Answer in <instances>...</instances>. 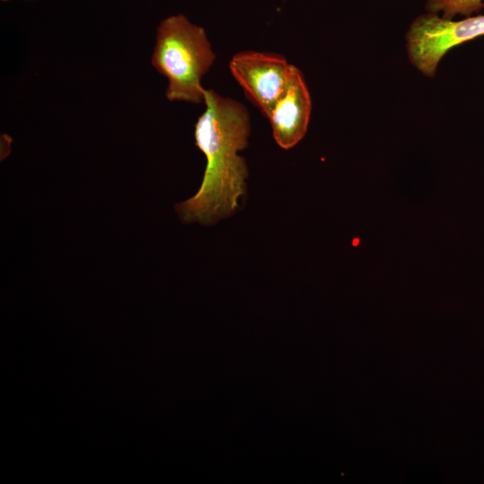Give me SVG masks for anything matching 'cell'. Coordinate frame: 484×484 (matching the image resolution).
I'll list each match as a JSON object with an SVG mask.
<instances>
[{"mask_svg": "<svg viewBox=\"0 0 484 484\" xmlns=\"http://www.w3.org/2000/svg\"><path fill=\"white\" fill-rule=\"evenodd\" d=\"M483 35L484 14L454 21L427 12L416 17L407 30V56L421 74L432 78L450 49Z\"/></svg>", "mask_w": 484, "mask_h": 484, "instance_id": "3", "label": "cell"}, {"mask_svg": "<svg viewBox=\"0 0 484 484\" xmlns=\"http://www.w3.org/2000/svg\"><path fill=\"white\" fill-rule=\"evenodd\" d=\"M215 60L204 29L182 14L163 19L156 30L151 63L168 80L166 97L170 101L200 104L205 90L203 76Z\"/></svg>", "mask_w": 484, "mask_h": 484, "instance_id": "2", "label": "cell"}, {"mask_svg": "<svg viewBox=\"0 0 484 484\" xmlns=\"http://www.w3.org/2000/svg\"><path fill=\"white\" fill-rule=\"evenodd\" d=\"M484 8V0H427L428 13H442V17L453 19L457 15L471 16Z\"/></svg>", "mask_w": 484, "mask_h": 484, "instance_id": "6", "label": "cell"}, {"mask_svg": "<svg viewBox=\"0 0 484 484\" xmlns=\"http://www.w3.org/2000/svg\"><path fill=\"white\" fill-rule=\"evenodd\" d=\"M205 110L194 125L195 145L206 157V168L198 192L175 205L182 221L211 226L233 214L245 194L246 163L238 152L247 146L249 114L230 98L205 90Z\"/></svg>", "mask_w": 484, "mask_h": 484, "instance_id": "1", "label": "cell"}, {"mask_svg": "<svg viewBox=\"0 0 484 484\" xmlns=\"http://www.w3.org/2000/svg\"><path fill=\"white\" fill-rule=\"evenodd\" d=\"M0 1H2V2H7V1H9V0H0ZM27 1H33V0H27Z\"/></svg>", "mask_w": 484, "mask_h": 484, "instance_id": "7", "label": "cell"}, {"mask_svg": "<svg viewBox=\"0 0 484 484\" xmlns=\"http://www.w3.org/2000/svg\"><path fill=\"white\" fill-rule=\"evenodd\" d=\"M295 66L274 53L244 51L233 56L229 69L247 98L268 117L286 91Z\"/></svg>", "mask_w": 484, "mask_h": 484, "instance_id": "4", "label": "cell"}, {"mask_svg": "<svg viewBox=\"0 0 484 484\" xmlns=\"http://www.w3.org/2000/svg\"><path fill=\"white\" fill-rule=\"evenodd\" d=\"M311 99L301 72L295 66L289 86L268 117L276 143L285 150L305 135L311 114Z\"/></svg>", "mask_w": 484, "mask_h": 484, "instance_id": "5", "label": "cell"}]
</instances>
